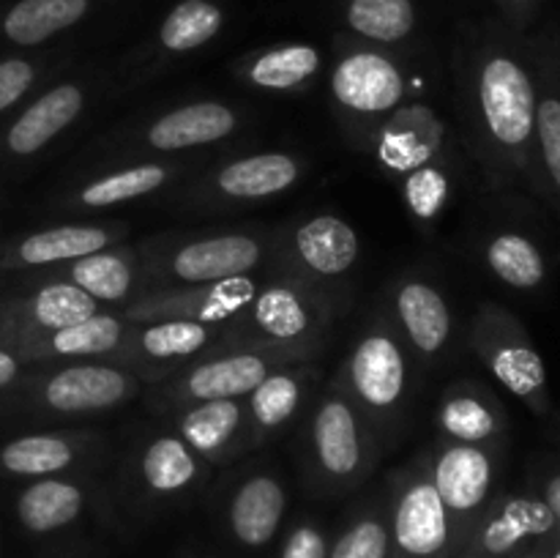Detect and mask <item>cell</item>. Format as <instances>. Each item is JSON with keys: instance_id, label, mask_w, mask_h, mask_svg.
Segmentation results:
<instances>
[{"instance_id": "cell-1", "label": "cell", "mask_w": 560, "mask_h": 558, "mask_svg": "<svg viewBox=\"0 0 560 558\" xmlns=\"http://www.w3.org/2000/svg\"><path fill=\"white\" fill-rule=\"evenodd\" d=\"M459 137L492 191H530L536 66L528 33L501 20L465 25L452 53Z\"/></svg>"}, {"instance_id": "cell-2", "label": "cell", "mask_w": 560, "mask_h": 558, "mask_svg": "<svg viewBox=\"0 0 560 558\" xmlns=\"http://www.w3.org/2000/svg\"><path fill=\"white\" fill-rule=\"evenodd\" d=\"M370 151L397 181L421 228H435L457 200L465 159H470L459 131L427 102H405Z\"/></svg>"}, {"instance_id": "cell-3", "label": "cell", "mask_w": 560, "mask_h": 558, "mask_svg": "<svg viewBox=\"0 0 560 558\" xmlns=\"http://www.w3.org/2000/svg\"><path fill=\"white\" fill-rule=\"evenodd\" d=\"M148 288H195L255 277L268 266L271 228L167 230L135 241Z\"/></svg>"}, {"instance_id": "cell-4", "label": "cell", "mask_w": 560, "mask_h": 558, "mask_svg": "<svg viewBox=\"0 0 560 558\" xmlns=\"http://www.w3.org/2000/svg\"><path fill=\"white\" fill-rule=\"evenodd\" d=\"M419 372L421 364L416 361L413 350L405 345L386 312L377 306L355 332L348 356L331 381L359 405L386 446L408 419L419 386Z\"/></svg>"}, {"instance_id": "cell-5", "label": "cell", "mask_w": 560, "mask_h": 558, "mask_svg": "<svg viewBox=\"0 0 560 558\" xmlns=\"http://www.w3.org/2000/svg\"><path fill=\"white\" fill-rule=\"evenodd\" d=\"M115 85L104 66H69L0 124V186L22 178L55 142L82 124Z\"/></svg>"}, {"instance_id": "cell-6", "label": "cell", "mask_w": 560, "mask_h": 558, "mask_svg": "<svg viewBox=\"0 0 560 558\" xmlns=\"http://www.w3.org/2000/svg\"><path fill=\"white\" fill-rule=\"evenodd\" d=\"M145 383L113 359L31 364L16 386L0 394V419H74L113 414Z\"/></svg>"}, {"instance_id": "cell-7", "label": "cell", "mask_w": 560, "mask_h": 558, "mask_svg": "<svg viewBox=\"0 0 560 558\" xmlns=\"http://www.w3.org/2000/svg\"><path fill=\"white\" fill-rule=\"evenodd\" d=\"M328 93L350 146L370 151L388 118L408 102L410 77L394 49L359 38H337Z\"/></svg>"}, {"instance_id": "cell-8", "label": "cell", "mask_w": 560, "mask_h": 558, "mask_svg": "<svg viewBox=\"0 0 560 558\" xmlns=\"http://www.w3.org/2000/svg\"><path fill=\"white\" fill-rule=\"evenodd\" d=\"M361 263V239L334 211H315L271 230L268 266L273 277L293 279L348 312Z\"/></svg>"}, {"instance_id": "cell-9", "label": "cell", "mask_w": 560, "mask_h": 558, "mask_svg": "<svg viewBox=\"0 0 560 558\" xmlns=\"http://www.w3.org/2000/svg\"><path fill=\"white\" fill-rule=\"evenodd\" d=\"M383 441L359 405L326 381L304 414V468L312 487L342 492L361 485L381 460Z\"/></svg>"}, {"instance_id": "cell-10", "label": "cell", "mask_w": 560, "mask_h": 558, "mask_svg": "<svg viewBox=\"0 0 560 558\" xmlns=\"http://www.w3.org/2000/svg\"><path fill=\"white\" fill-rule=\"evenodd\" d=\"M244 129V113L224 98H191L129 120L104 137L91 156L102 162L189 156L228 142Z\"/></svg>"}, {"instance_id": "cell-11", "label": "cell", "mask_w": 560, "mask_h": 558, "mask_svg": "<svg viewBox=\"0 0 560 558\" xmlns=\"http://www.w3.org/2000/svg\"><path fill=\"white\" fill-rule=\"evenodd\" d=\"M304 175L306 159L295 151L271 148L233 153L175 186L178 191L170 197V202L186 213L235 211L284 195Z\"/></svg>"}, {"instance_id": "cell-12", "label": "cell", "mask_w": 560, "mask_h": 558, "mask_svg": "<svg viewBox=\"0 0 560 558\" xmlns=\"http://www.w3.org/2000/svg\"><path fill=\"white\" fill-rule=\"evenodd\" d=\"M339 315L342 312L315 290L271 274L257 284L255 295L233 326L246 345L293 348L320 356Z\"/></svg>"}, {"instance_id": "cell-13", "label": "cell", "mask_w": 560, "mask_h": 558, "mask_svg": "<svg viewBox=\"0 0 560 558\" xmlns=\"http://www.w3.org/2000/svg\"><path fill=\"white\" fill-rule=\"evenodd\" d=\"M195 170H200V162L191 156L102 162L85 173H77L63 189L55 191L49 197V211L69 219L102 217L142 197L175 189Z\"/></svg>"}, {"instance_id": "cell-14", "label": "cell", "mask_w": 560, "mask_h": 558, "mask_svg": "<svg viewBox=\"0 0 560 558\" xmlns=\"http://www.w3.org/2000/svg\"><path fill=\"white\" fill-rule=\"evenodd\" d=\"M468 348L481 359L503 388L514 394L530 414L552 410L547 364L525 323L509 306L485 301L468 323Z\"/></svg>"}, {"instance_id": "cell-15", "label": "cell", "mask_w": 560, "mask_h": 558, "mask_svg": "<svg viewBox=\"0 0 560 558\" xmlns=\"http://www.w3.org/2000/svg\"><path fill=\"white\" fill-rule=\"evenodd\" d=\"M304 359H317V356L293 348L235 345V348L219 350V353L186 367L178 375L151 386L153 403L159 410H173L180 405L211 403V399H244L273 370Z\"/></svg>"}, {"instance_id": "cell-16", "label": "cell", "mask_w": 560, "mask_h": 558, "mask_svg": "<svg viewBox=\"0 0 560 558\" xmlns=\"http://www.w3.org/2000/svg\"><path fill=\"white\" fill-rule=\"evenodd\" d=\"M246 345L233 323L197 321H151L131 323L124 348L113 361L129 367L145 386L167 381L186 367L219 353V350Z\"/></svg>"}, {"instance_id": "cell-17", "label": "cell", "mask_w": 560, "mask_h": 558, "mask_svg": "<svg viewBox=\"0 0 560 558\" xmlns=\"http://www.w3.org/2000/svg\"><path fill=\"white\" fill-rule=\"evenodd\" d=\"M506 452L509 449L470 446V443H454L443 438H438L432 449L421 452L427 474L452 520L454 550L463 547L476 520L498 496Z\"/></svg>"}, {"instance_id": "cell-18", "label": "cell", "mask_w": 560, "mask_h": 558, "mask_svg": "<svg viewBox=\"0 0 560 558\" xmlns=\"http://www.w3.org/2000/svg\"><path fill=\"white\" fill-rule=\"evenodd\" d=\"M399 337L413 350L421 370L441 367L457 337V315L441 282L424 271H402L386 288L381 306Z\"/></svg>"}, {"instance_id": "cell-19", "label": "cell", "mask_w": 560, "mask_h": 558, "mask_svg": "<svg viewBox=\"0 0 560 558\" xmlns=\"http://www.w3.org/2000/svg\"><path fill=\"white\" fill-rule=\"evenodd\" d=\"M388 534L397 558H446L454 550L452 520L421 454L394 474Z\"/></svg>"}, {"instance_id": "cell-20", "label": "cell", "mask_w": 560, "mask_h": 558, "mask_svg": "<svg viewBox=\"0 0 560 558\" xmlns=\"http://www.w3.org/2000/svg\"><path fill=\"white\" fill-rule=\"evenodd\" d=\"M129 224L118 219H66V222L44 224L0 241V282L31 274L49 271L55 266L85 257L126 241Z\"/></svg>"}, {"instance_id": "cell-21", "label": "cell", "mask_w": 560, "mask_h": 558, "mask_svg": "<svg viewBox=\"0 0 560 558\" xmlns=\"http://www.w3.org/2000/svg\"><path fill=\"white\" fill-rule=\"evenodd\" d=\"M558 525L534 490L498 492L459 547V558H528L558 539Z\"/></svg>"}, {"instance_id": "cell-22", "label": "cell", "mask_w": 560, "mask_h": 558, "mask_svg": "<svg viewBox=\"0 0 560 558\" xmlns=\"http://www.w3.org/2000/svg\"><path fill=\"white\" fill-rule=\"evenodd\" d=\"M102 306L80 288L49 277L5 279L0 288V339L33 337L82 323Z\"/></svg>"}, {"instance_id": "cell-23", "label": "cell", "mask_w": 560, "mask_h": 558, "mask_svg": "<svg viewBox=\"0 0 560 558\" xmlns=\"http://www.w3.org/2000/svg\"><path fill=\"white\" fill-rule=\"evenodd\" d=\"M536 66V124L530 156V191L560 219V31L530 36Z\"/></svg>"}, {"instance_id": "cell-24", "label": "cell", "mask_w": 560, "mask_h": 558, "mask_svg": "<svg viewBox=\"0 0 560 558\" xmlns=\"http://www.w3.org/2000/svg\"><path fill=\"white\" fill-rule=\"evenodd\" d=\"M131 487L148 501H173L195 492L206 481L211 465L175 430H148L124 457Z\"/></svg>"}, {"instance_id": "cell-25", "label": "cell", "mask_w": 560, "mask_h": 558, "mask_svg": "<svg viewBox=\"0 0 560 558\" xmlns=\"http://www.w3.org/2000/svg\"><path fill=\"white\" fill-rule=\"evenodd\" d=\"M323 386V370L315 359L290 361L273 370L244 397L246 443L249 452L268 446L310 410L312 397Z\"/></svg>"}, {"instance_id": "cell-26", "label": "cell", "mask_w": 560, "mask_h": 558, "mask_svg": "<svg viewBox=\"0 0 560 558\" xmlns=\"http://www.w3.org/2000/svg\"><path fill=\"white\" fill-rule=\"evenodd\" d=\"M104 449L96 430H27L0 443V476L31 481L74 474L98 463Z\"/></svg>"}, {"instance_id": "cell-27", "label": "cell", "mask_w": 560, "mask_h": 558, "mask_svg": "<svg viewBox=\"0 0 560 558\" xmlns=\"http://www.w3.org/2000/svg\"><path fill=\"white\" fill-rule=\"evenodd\" d=\"M255 277L224 279L217 284L195 288H148L118 310L131 323L151 321H197V323H235L257 290Z\"/></svg>"}, {"instance_id": "cell-28", "label": "cell", "mask_w": 560, "mask_h": 558, "mask_svg": "<svg viewBox=\"0 0 560 558\" xmlns=\"http://www.w3.org/2000/svg\"><path fill=\"white\" fill-rule=\"evenodd\" d=\"M438 430L443 441L509 449L512 421L506 405L487 383L459 377L448 383L438 399Z\"/></svg>"}, {"instance_id": "cell-29", "label": "cell", "mask_w": 560, "mask_h": 558, "mask_svg": "<svg viewBox=\"0 0 560 558\" xmlns=\"http://www.w3.org/2000/svg\"><path fill=\"white\" fill-rule=\"evenodd\" d=\"M131 332L118 310H102L82 323L55 328L33 337L3 339L27 364H55V361H85V359H115Z\"/></svg>"}, {"instance_id": "cell-30", "label": "cell", "mask_w": 560, "mask_h": 558, "mask_svg": "<svg viewBox=\"0 0 560 558\" xmlns=\"http://www.w3.org/2000/svg\"><path fill=\"white\" fill-rule=\"evenodd\" d=\"M36 277L74 284L82 293L91 295L102 310H124L145 290V274H142L137 246L126 244V241L104 246V249L77 257V260L55 266L49 271H38Z\"/></svg>"}, {"instance_id": "cell-31", "label": "cell", "mask_w": 560, "mask_h": 558, "mask_svg": "<svg viewBox=\"0 0 560 558\" xmlns=\"http://www.w3.org/2000/svg\"><path fill=\"white\" fill-rule=\"evenodd\" d=\"M164 414L173 419V430L211 468L233 463L241 454H249L244 399H211V403L180 405Z\"/></svg>"}, {"instance_id": "cell-32", "label": "cell", "mask_w": 560, "mask_h": 558, "mask_svg": "<svg viewBox=\"0 0 560 558\" xmlns=\"http://www.w3.org/2000/svg\"><path fill=\"white\" fill-rule=\"evenodd\" d=\"M222 27L224 9L219 0H178L159 22L151 47L142 49L140 58L135 60V74H159L173 60L186 58L211 44Z\"/></svg>"}, {"instance_id": "cell-33", "label": "cell", "mask_w": 560, "mask_h": 558, "mask_svg": "<svg viewBox=\"0 0 560 558\" xmlns=\"http://www.w3.org/2000/svg\"><path fill=\"white\" fill-rule=\"evenodd\" d=\"M288 509L282 474L255 465L235 481L228 501V525L244 547H262L277 536Z\"/></svg>"}, {"instance_id": "cell-34", "label": "cell", "mask_w": 560, "mask_h": 558, "mask_svg": "<svg viewBox=\"0 0 560 558\" xmlns=\"http://www.w3.org/2000/svg\"><path fill=\"white\" fill-rule=\"evenodd\" d=\"M107 0H14L0 11V44L14 53L44 49L91 20Z\"/></svg>"}, {"instance_id": "cell-35", "label": "cell", "mask_w": 560, "mask_h": 558, "mask_svg": "<svg viewBox=\"0 0 560 558\" xmlns=\"http://www.w3.org/2000/svg\"><path fill=\"white\" fill-rule=\"evenodd\" d=\"M326 69L320 47L306 42H284L255 49L235 63V74L244 85L266 93H301L315 85Z\"/></svg>"}, {"instance_id": "cell-36", "label": "cell", "mask_w": 560, "mask_h": 558, "mask_svg": "<svg viewBox=\"0 0 560 558\" xmlns=\"http://www.w3.org/2000/svg\"><path fill=\"white\" fill-rule=\"evenodd\" d=\"M479 260L495 282L517 293H539L550 282L545 246L520 228H492L479 241Z\"/></svg>"}, {"instance_id": "cell-37", "label": "cell", "mask_w": 560, "mask_h": 558, "mask_svg": "<svg viewBox=\"0 0 560 558\" xmlns=\"http://www.w3.org/2000/svg\"><path fill=\"white\" fill-rule=\"evenodd\" d=\"M91 487L74 476H47L31 479L14 501L16 520L31 534H52L66 528L88 509Z\"/></svg>"}, {"instance_id": "cell-38", "label": "cell", "mask_w": 560, "mask_h": 558, "mask_svg": "<svg viewBox=\"0 0 560 558\" xmlns=\"http://www.w3.org/2000/svg\"><path fill=\"white\" fill-rule=\"evenodd\" d=\"M342 22L359 42L394 49L419 27L416 0H345Z\"/></svg>"}, {"instance_id": "cell-39", "label": "cell", "mask_w": 560, "mask_h": 558, "mask_svg": "<svg viewBox=\"0 0 560 558\" xmlns=\"http://www.w3.org/2000/svg\"><path fill=\"white\" fill-rule=\"evenodd\" d=\"M71 53L60 49H27L0 55V124L33 96L58 71L69 69Z\"/></svg>"}, {"instance_id": "cell-40", "label": "cell", "mask_w": 560, "mask_h": 558, "mask_svg": "<svg viewBox=\"0 0 560 558\" xmlns=\"http://www.w3.org/2000/svg\"><path fill=\"white\" fill-rule=\"evenodd\" d=\"M328 558H392L388 523L377 512L359 514L328 547Z\"/></svg>"}, {"instance_id": "cell-41", "label": "cell", "mask_w": 560, "mask_h": 558, "mask_svg": "<svg viewBox=\"0 0 560 558\" xmlns=\"http://www.w3.org/2000/svg\"><path fill=\"white\" fill-rule=\"evenodd\" d=\"M528 487L547 503L560 534V457L539 454L528 470Z\"/></svg>"}, {"instance_id": "cell-42", "label": "cell", "mask_w": 560, "mask_h": 558, "mask_svg": "<svg viewBox=\"0 0 560 558\" xmlns=\"http://www.w3.org/2000/svg\"><path fill=\"white\" fill-rule=\"evenodd\" d=\"M282 558H328V539L320 525L310 520L295 525L284 539Z\"/></svg>"}, {"instance_id": "cell-43", "label": "cell", "mask_w": 560, "mask_h": 558, "mask_svg": "<svg viewBox=\"0 0 560 558\" xmlns=\"http://www.w3.org/2000/svg\"><path fill=\"white\" fill-rule=\"evenodd\" d=\"M492 3L501 11V22H506L517 33H528L545 0H492Z\"/></svg>"}, {"instance_id": "cell-44", "label": "cell", "mask_w": 560, "mask_h": 558, "mask_svg": "<svg viewBox=\"0 0 560 558\" xmlns=\"http://www.w3.org/2000/svg\"><path fill=\"white\" fill-rule=\"evenodd\" d=\"M27 370H31V364H27L9 342L0 339V394L9 392L11 386H16Z\"/></svg>"}, {"instance_id": "cell-45", "label": "cell", "mask_w": 560, "mask_h": 558, "mask_svg": "<svg viewBox=\"0 0 560 558\" xmlns=\"http://www.w3.org/2000/svg\"><path fill=\"white\" fill-rule=\"evenodd\" d=\"M528 558H560V536H558V539L547 542V545L539 547L536 553H530Z\"/></svg>"}, {"instance_id": "cell-46", "label": "cell", "mask_w": 560, "mask_h": 558, "mask_svg": "<svg viewBox=\"0 0 560 558\" xmlns=\"http://www.w3.org/2000/svg\"><path fill=\"white\" fill-rule=\"evenodd\" d=\"M558 446H560V419H558Z\"/></svg>"}]
</instances>
